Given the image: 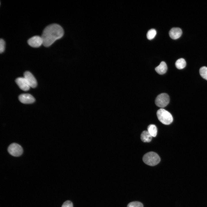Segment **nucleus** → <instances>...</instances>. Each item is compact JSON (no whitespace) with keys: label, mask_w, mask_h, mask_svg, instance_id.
<instances>
[{"label":"nucleus","mask_w":207,"mask_h":207,"mask_svg":"<svg viewBox=\"0 0 207 207\" xmlns=\"http://www.w3.org/2000/svg\"><path fill=\"white\" fill-rule=\"evenodd\" d=\"M24 77L30 87L35 88L37 86V81L32 74L29 71L25 72L24 73Z\"/></svg>","instance_id":"obj_7"},{"label":"nucleus","mask_w":207,"mask_h":207,"mask_svg":"<svg viewBox=\"0 0 207 207\" xmlns=\"http://www.w3.org/2000/svg\"><path fill=\"white\" fill-rule=\"evenodd\" d=\"M181 29L179 28H172L169 32V36L172 39H176L179 38L182 34Z\"/></svg>","instance_id":"obj_10"},{"label":"nucleus","mask_w":207,"mask_h":207,"mask_svg":"<svg viewBox=\"0 0 207 207\" xmlns=\"http://www.w3.org/2000/svg\"><path fill=\"white\" fill-rule=\"evenodd\" d=\"M7 151L10 155L15 157L20 156L23 152L22 147L16 143H13L10 144L8 147Z\"/></svg>","instance_id":"obj_5"},{"label":"nucleus","mask_w":207,"mask_h":207,"mask_svg":"<svg viewBox=\"0 0 207 207\" xmlns=\"http://www.w3.org/2000/svg\"><path fill=\"white\" fill-rule=\"evenodd\" d=\"M156 114L159 120L164 124L168 125L173 121V118L171 114L163 108L159 109Z\"/></svg>","instance_id":"obj_2"},{"label":"nucleus","mask_w":207,"mask_h":207,"mask_svg":"<svg viewBox=\"0 0 207 207\" xmlns=\"http://www.w3.org/2000/svg\"><path fill=\"white\" fill-rule=\"evenodd\" d=\"M175 65L177 68L179 69H181L185 67L186 62L183 58H181L176 61L175 63Z\"/></svg>","instance_id":"obj_13"},{"label":"nucleus","mask_w":207,"mask_h":207,"mask_svg":"<svg viewBox=\"0 0 207 207\" xmlns=\"http://www.w3.org/2000/svg\"><path fill=\"white\" fill-rule=\"evenodd\" d=\"M152 136L147 131H144L142 132L141 135V139L142 141L144 142H149L152 140Z\"/></svg>","instance_id":"obj_12"},{"label":"nucleus","mask_w":207,"mask_h":207,"mask_svg":"<svg viewBox=\"0 0 207 207\" xmlns=\"http://www.w3.org/2000/svg\"><path fill=\"white\" fill-rule=\"evenodd\" d=\"M170 101L169 95L166 93H162L156 97L155 103L158 107L163 108L167 105Z\"/></svg>","instance_id":"obj_4"},{"label":"nucleus","mask_w":207,"mask_h":207,"mask_svg":"<svg viewBox=\"0 0 207 207\" xmlns=\"http://www.w3.org/2000/svg\"><path fill=\"white\" fill-rule=\"evenodd\" d=\"M62 28L56 24H51L46 26L41 36L43 45L45 47L51 45L56 40L61 38L64 34Z\"/></svg>","instance_id":"obj_1"},{"label":"nucleus","mask_w":207,"mask_h":207,"mask_svg":"<svg viewBox=\"0 0 207 207\" xmlns=\"http://www.w3.org/2000/svg\"><path fill=\"white\" fill-rule=\"evenodd\" d=\"M167 70V66L166 64L164 61L161 62L160 64L155 68L156 72L160 74H165Z\"/></svg>","instance_id":"obj_11"},{"label":"nucleus","mask_w":207,"mask_h":207,"mask_svg":"<svg viewBox=\"0 0 207 207\" xmlns=\"http://www.w3.org/2000/svg\"><path fill=\"white\" fill-rule=\"evenodd\" d=\"M19 99L22 103L24 104H29L33 103L35 99L31 95L28 93H23L19 96Z\"/></svg>","instance_id":"obj_9"},{"label":"nucleus","mask_w":207,"mask_h":207,"mask_svg":"<svg viewBox=\"0 0 207 207\" xmlns=\"http://www.w3.org/2000/svg\"><path fill=\"white\" fill-rule=\"evenodd\" d=\"M143 160L145 164L150 166H154L159 163L160 159L156 153L150 152L145 154L143 156Z\"/></svg>","instance_id":"obj_3"},{"label":"nucleus","mask_w":207,"mask_h":207,"mask_svg":"<svg viewBox=\"0 0 207 207\" xmlns=\"http://www.w3.org/2000/svg\"><path fill=\"white\" fill-rule=\"evenodd\" d=\"M62 207H73V205L71 202L67 200L63 203Z\"/></svg>","instance_id":"obj_19"},{"label":"nucleus","mask_w":207,"mask_h":207,"mask_svg":"<svg viewBox=\"0 0 207 207\" xmlns=\"http://www.w3.org/2000/svg\"><path fill=\"white\" fill-rule=\"evenodd\" d=\"M5 43L4 40L2 39L0 40V53H2L5 49Z\"/></svg>","instance_id":"obj_18"},{"label":"nucleus","mask_w":207,"mask_h":207,"mask_svg":"<svg viewBox=\"0 0 207 207\" xmlns=\"http://www.w3.org/2000/svg\"><path fill=\"white\" fill-rule=\"evenodd\" d=\"M156 34V31L154 29L149 30L147 34V37L148 39L151 40L153 39Z\"/></svg>","instance_id":"obj_15"},{"label":"nucleus","mask_w":207,"mask_h":207,"mask_svg":"<svg viewBox=\"0 0 207 207\" xmlns=\"http://www.w3.org/2000/svg\"><path fill=\"white\" fill-rule=\"evenodd\" d=\"M199 72L202 77L207 80V67L206 66L202 67L200 69Z\"/></svg>","instance_id":"obj_16"},{"label":"nucleus","mask_w":207,"mask_h":207,"mask_svg":"<svg viewBox=\"0 0 207 207\" xmlns=\"http://www.w3.org/2000/svg\"><path fill=\"white\" fill-rule=\"evenodd\" d=\"M16 82L20 88L24 91H27L30 88V86L24 77H20L17 78L16 80Z\"/></svg>","instance_id":"obj_8"},{"label":"nucleus","mask_w":207,"mask_h":207,"mask_svg":"<svg viewBox=\"0 0 207 207\" xmlns=\"http://www.w3.org/2000/svg\"><path fill=\"white\" fill-rule=\"evenodd\" d=\"M147 130L152 137H155L157 134V129L156 126L154 124H151L147 127Z\"/></svg>","instance_id":"obj_14"},{"label":"nucleus","mask_w":207,"mask_h":207,"mask_svg":"<svg viewBox=\"0 0 207 207\" xmlns=\"http://www.w3.org/2000/svg\"><path fill=\"white\" fill-rule=\"evenodd\" d=\"M27 42L30 46L33 47H38L43 44V40L41 36L37 35L30 38Z\"/></svg>","instance_id":"obj_6"},{"label":"nucleus","mask_w":207,"mask_h":207,"mask_svg":"<svg viewBox=\"0 0 207 207\" xmlns=\"http://www.w3.org/2000/svg\"><path fill=\"white\" fill-rule=\"evenodd\" d=\"M127 207H143V205L141 202L135 201L131 202L127 205Z\"/></svg>","instance_id":"obj_17"}]
</instances>
